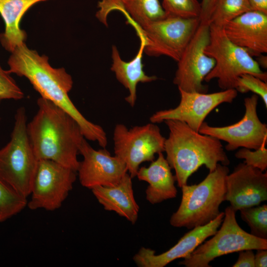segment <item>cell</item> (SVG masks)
<instances>
[{
	"mask_svg": "<svg viewBox=\"0 0 267 267\" xmlns=\"http://www.w3.org/2000/svg\"><path fill=\"white\" fill-rule=\"evenodd\" d=\"M77 172L54 161L39 160L27 206L55 211L62 205L76 181Z\"/></svg>",
	"mask_w": 267,
	"mask_h": 267,
	"instance_id": "cell-10",
	"label": "cell"
},
{
	"mask_svg": "<svg viewBox=\"0 0 267 267\" xmlns=\"http://www.w3.org/2000/svg\"><path fill=\"white\" fill-rule=\"evenodd\" d=\"M209 42L205 52L214 59L215 65L205 81L217 79L222 90L235 89L237 79L244 74L253 75L267 82V72L261 70L257 61L246 49L228 39L222 27L209 24Z\"/></svg>",
	"mask_w": 267,
	"mask_h": 267,
	"instance_id": "cell-6",
	"label": "cell"
},
{
	"mask_svg": "<svg viewBox=\"0 0 267 267\" xmlns=\"http://www.w3.org/2000/svg\"><path fill=\"white\" fill-rule=\"evenodd\" d=\"M250 10L248 0H217L208 23L223 27L229 21Z\"/></svg>",
	"mask_w": 267,
	"mask_h": 267,
	"instance_id": "cell-23",
	"label": "cell"
},
{
	"mask_svg": "<svg viewBox=\"0 0 267 267\" xmlns=\"http://www.w3.org/2000/svg\"><path fill=\"white\" fill-rule=\"evenodd\" d=\"M27 202L0 178V222L20 213Z\"/></svg>",
	"mask_w": 267,
	"mask_h": 267,
	"instance_id": "cell-24",
	"label": "cell"
},
{
	"mask_svg": "<svg viewBox=\"0 0 267 267\" xmlns=\"http://www.w3.org/2000/svg\"><path fill=\"white\" fill-rule=\"evenodd\" d=\"M216 1L217 0H202L200 16L201 22L208 23Z\"/></svg>",
	"mask_w": 267,
	"mask_h": 267,
	"instance_id": "cell-31",
	"label": "cell"
},
{
	"mask_svg": "<svg viewBox=\"0 0 267 267\" xmlns=\"http://www.w3.org/2000/svg\"><path fill=\"white\" fill-rule=\"evenodd\" d=\"M259 97L256 94L244 99L245 113L237 123L224 127L210 126L206 122L199 132L227 142L225 148L233 151L240 147L255 150L267 143V126L258 115Z\"/></svg>",
	"mask_w": 267,
	"mask_h": 267,
	"instance_id": "cell-11",
	"label": "cell"
},
{
	"mask_svg": "<svg viewBox=\"0 0 267 267\" xmlns=\"http://www.w3.org/2000/svg\"><path fill=\"white\" fill-rule=\"evenodd\" d=\"M259 59L257 61L259 66H261L264 68H267V56H264L262 54L259 56Z\"/></svg>",
	"mask_w": 267,
	"mask_h": 267,
	"instance_id": "cell-34",
	"label": "cell"
},
{
	"mask_svg": "<svg viewBox=\"0 0 267 267\" xmlns=\"http://www.w3.org/2000/svg\"><path fill=\"white\" fill-rule=\"evenodd\" d=\"M163 122L168 128L164 151L166 160L175 171V179L179 187L187 184L188 178L204 165L213 172L220 163L228 166L230 160L221 140L191 129L186 123L167 120Z\"/></svg>",
	"mask_w": 267,
	"mask_h": 267,
	"instance_id": "cell-3",
	"label": "cell"
},
{
	"mask_svg": "<svg viewBox=\"0 0 267 267\" xmlns=\"http://www.w3.org/2000/svg\"><path fill=\"white\" fill-rule=\"evenodd\" d=\"M229 170L220 163L199 183L182 186L179 206L170 219L171 225L191 229L205 225L220 214L225 201L226 178Z\"/></svg>",
	"mask_w": 267,
	"mask_h": 267,
	"instance_id": "cell-4",
	"label": "cell"
},
{
	"mask_svg": "<svg viewBox=\"0 0 267 267\" xmlns=\"http://www.w3.org/2000/svg\"><path fill=\"white\" fill-rule=\"evenodd\" d=\"M132 179L127 173L114 186H98L91 190L105 210L114 211L134 224L138 218L139 206L134 197Z\"/></svg>",
	"mask_w": 267,
	"mask_h": 267,
	"instance_id": "cell-20",
	"label": "cell"
},
{
	"mask_svg": "<svg viewBox=\"0 0 267 267\" xmlns=\"http://www.w3.org/2000/svg\"><path fill=\"white\" fill-rule=\"evenodd\" d=\"M140 40V46L134 58L129 61L123 60L115 45L112 46V63L111 70L115 75L117 80L129 91L125 100L132 107L135 105L137 98L136 87L139 83H149L156 80V76H148L143 70L142 57L144 53V43Z\"/></svg>",
	"mask_w": 267,
	"mask_h": 267,
	"instance_id": "cell-21",
	"label": "cell"
},
{
	"mask_svg": "<svg viewBox=\"0 0 267 267\" xmlns=\"http://www.w3.org/2000/svg\"><path fill=\"white\" fill-rule=\"evenodd\" d=\"M266 145H262L257 149L241 148L235 153L238 159H244L243 163L247 165L258 168L263 172L267 168V149Z\"/></svg>",
	"mask_w": 267,
	"mask_h": 267,
	"instance_id": "cell-28",
	"label": "cell"
},
{
	"mask_svg": "<svg viewBox=\"0 0 267 267\" xmlns=\"http://www.w3.org/2000/svg\"><path fill=\"white\" fill-rule=\"evenodd\" d=\"M197 18L167 16L135 30L144 43V52L151 56H167L177 62L200 23Z\"/></svg>",
	"mask_w": 267,
	"mask_h": 267,
	"instance_id": "cell-8",
	"label": "cell"
},
{
	"mask_svg": "<svg viewBox=\"0 0 267 267\" xmlns=\"http://www.w3.org/2000/svg\"><path fill=\"white\" fill-rule=\"evenodd\" d=\"M48 60L46 56L40 55L24 43L11 52L7 71L28 79L42 97L63 109L76 121L86 139L106 147L107 137L103 129L87 120L68 95L73 84L71 75L63 68L52 67Z\"/></svg>",
	"mask_w": 267,
	"mask_h": 267,
	"instance_id": "cell-1",
	"label": "cell"
},
{
	"mask_svg": "<svg viewBox=\"0 0 267 267\" xmlns=\"http://www.w3.org/2000/svg\"><path fill=\"white\" fill-rule=\"evenodd\" d=\"M233 43L252 56L267 52V14L250 10L228 22L222 27Z\"/></svg>",
	"mask_w": 267,
	"mask_h": 267,
	"instance_id": "cell-17",
	"label": "cell"
},
{
	"mask_svg": "<svg viewBox=\"0 0 267 267\" xmlns=\"http://www.w3.org/2000/svg\"><path fill=\"white\" fill-rule=\"evenodd\" d=\"M251 10L267 14V0H248Z\"/></svg>",
	"mask_w": 267,
	"mask_h": 267,
	"instance_id": "cell-32",
	"label": "cell"
},
{
	"mask_svg": "<svg viewBox=\"0 0 267 267\" xmlns=\"http://www.w3.org/2000/svg\"><path fill=\"white\" fill-rule=\"evenodd\" d=\"M48 0H0V15L4 24L0 42L4 48L12 52L25 43L26 32L20 29V22L25 13L37 3Z\"/></svg>",
	"mask_w": 267,
	"mask_h": 267,
	"instance_id": "cell-22",
	"label": "cell"
},
{
	"mask_svg": "<svg viewBox=\"0 0 267 267\" xmlns=\"http://www.w3.org/2000/svg\"><path fill=\"white\" fill-rule=\"evenodd\" d=\"M115 155L126 164L133 178L136 177L140 165L152 162L155 155L164 151L166 138L155 123H148L128 129L117 124L113 132Z\"/></svg>",
	"mask_w": 267,
	"mask_h": 267,
	"instance_id": "cell-9",
	"label": "cell"
},
{
	"mask_svg": "<svg viewBox=\"0 0 267 267\" xmlns=\"http://www.w3.org/2000/svg\"><path fill=\"white\" fill-rule=\"evenodd\" d=\"M98 7L96 17L106 25L108 14L114 10L122 12L134 29L167 16L159 0H101Z\"/></svg>",
	"mask_w": 267,
	"mask_h": 267,
	"instance_id": "cell-18",
	"label": "cell"
},
{
	"mask_svg": "<svg viewBox=\"0 0 267 267\" xmlns=\"http://www.w3.org/2000/svg\"><path fill=\"white\" fill-rule=\"evenodd\" d=\"M267 200V173L240 163L226 178L225 201L235 212Z\"/></svg>",
	"mask_w": 267,
	"mask_h": 267,
	"instance_id": "cell-15",
	"label": "cell"
},
{
	"mask_svg": "<svg viewBox=\"0 0 267 267\" xmlns=\"http://www.w3.org/2000/svg\"><path fill=\"white\" fill-rule=\"evenodd\" d=\"M180 99L174 108L156 111L149 118L152 123H160L167 120H175L186 123L199 132L209 114L219 105L231 103L237 96L235 89L222 90L211 93L187 92L178 89Z\"/></svg>",
	"mask_w": 267,
	"mask_h": 267,
	"instance_id": "cell-13",
	"label": "cell"
},
{
	"mask_svg": "<svg viewBox=\"0 0 267 267\" xmlns=\"http://www.w3.org/2000/svg\"><path fill=\"white\" fill-rule=\"evenodd\" d=\"M79 152L83 156L77 172L81 184L91 189L98 186H112L118 184L128 173L125 162L112 156L105 148L93 149L84 138Z\"/></svg>",
	"mask_w": 267,
	"mask_h": 267,
	"instance_id": "cell-14",
	"label": "cell"
},
{
	"mask_svg": "<svg viewBox=\"0 0 267 267\" xmlns=\"http://www.w3.org/2000/svg\"><path fill=\"white\" fill-rule=\"evenodd\" d=\"M38 111L27 123L28 137L38 160H49L77 171V156L85 138L76 121L52 102L40 97Z\"/></svg>",
	"mask_w": 267,
	"mask_h": 267,
	"instance_id": "cell-2",
	"label": "cell"
},
{
	"mask_svg": "<svg viewBox=\"0 0 267 267\" xmlns=\"http://www.w3.org/2000/svg\"><path fill=\"white\" fill-rule=\"evenodd\" d=\"M267 267V249H259L255 255V267Z\"/></svg>",
	"mask_w": 267,
	"mask_h": 267,
	"instance_id": "cell-33",
	"label": "cell"
},
{
	"mask_svg": "<svg viewBox=\"0 0 267 267\" xmlns=\"http://www.w3.org/2000/svg\"><path fill=\"white\" fill-rule=\"evenodd\" d=\"M241 218L251 229V234L267 239V205H258L239 210Z\"/></svg>",
	"mask_w": 267,
	"mask_h": 267,
	"instance_id": "cell-25",
	"label": "cell"
},
{
	"mask_svg": "<svg viewBox=\"0 0 267 267\" xmlns=\"http://www.w3.org/2000/svg\"><path fill=\"white\" fill-rule=\"evenodd\" d=\"M235 89L241 93L252 91L260 96L267 108V82L253 75L244 74L237 79Z\"/></svg>",
	"mask_w": 267,
	"mask_h": 267,
	"instance_id": "cell-27",
	"label": "cell"
},
{
	"mask_svg": "<svg viewBox=\"0 0 267 267\" xmlns=\"http://www.w3.org/2000/svg\"><path fill=\"white\" fill-rule=\"evenodd\" d=\"M24 107L19 108L10 141L0 149V178L21 196L30 195L39 160L27 133Z\"/></svg>",
	"mask_w": 267,
	"mask_h": 267,
	"instance_id": "cell-5",
	"label": "cell"
},
{
	"mask_svg": "<svg viewBox=\"0 0 267 267\" xmlns=\"http://www.w3.org/2000/svg\"><path fill=\"white\" fill-rule=\"evenodd\" d=\"M24 97V93L7 70L0 65V103L3 99L19 100Z\"/></svg>",
	"mask_w": 267,
	"mask_h": 267,
	"instance_id": "cell-29",
	"label": "cell"
},
{
	"mask_svg": "<svg viewBox=\"0 0 267 267\" xmlns=\"http://www.w3.org/2000/svg\"><path fill=\"white\" fill-rule=\"evenodd\" d=\"M238 252V258L233 267H255V254L253 250H245Z\"/></svg>",
	"mask_w": 267,
	"mask_h": 267,
	"instance_id": "cell-30",
	"label": "cell"
},
{
	"mask_svg": "<svg viewBox=\"0 0 267 267\" xmlns=\"http://www.w3.org/2000/svg\"><path fill=\"white\" fill-rule=\"evenodd\" d=\"M224 215V212H221L208 223L190 229L176 244L160 254L156 255L155 251L151 249L141 248L134 256V261L139 267H164L176 259L185 258L216 232L221 225Z\"/></svg>",
	"mask_w": 267,
	"mask_h": 267,
	"instance_id": "cell-16",
	"label": "cell"
},
{
	"mask_svg": "<svg viewBox=\"0 0 267 267\" xmlns=\"http://www.w3.org/2000/svg\"><path fill=\"white\" fill-rule=\"evenodd\" d=\"M236 212L230 206L227 207L220 228L179 265L186 267H210L211 262L224 255L248 249H267V239L255 236L240 227L236 219Z\"/></svg>",
	"mask_w": 267,
	"mask_h": 267,
	"instance_id": "cell-7",
	"label": "cell"
},
{
	"mask_svg": "<svg viewBox=\"0 0 267 267\" xmlns=\"http://www.w3.org/2000/svg\"><path fill=\"white\" fill-rule=\"evenodd\" d=\"M167 16L200 18L201 3L197 0H163Z\"/></svg>",
	"mask_w": 267,
	"mask_h": 267,
	"instance_id": "cell-26",
	"label": "cell"
},
{
	"mask_svg": "<svg viewBox=\"0 0 267 267\" xmlns=\"http://www.w3.org/2000/svg\"><path fill=\"white\" fill-rule=\"evenodd\" d=\"M158 154L157 159L148 167L139 168L136 176L139 180L149 184L145 190L146 199L152 204L175 198L178 192L172 168L163 153Z\"/></svg>",
	"mask_w": 267,
	"mask_h": 267,
	"instance_id": "cell-19",
	"label": "cell"
},
{
	"mask_svg": "<svg viewBox=\"0 0 267 267\" xmlns=\"http://www.w3.org/2000/svg\"><path fill=\"white\" fill-rule=\"evenodd\" d=\"M209 38V24L201 22L177 61L173 83L178 89L187 92H207L208 88L203 82L215 65L214 59L205 52Z\"/></svg>",
	"mask_w": 267,
	"mask_h": 267,
	"instance_id": "cell-12",
	"label": "cell"
}]
</instances>
